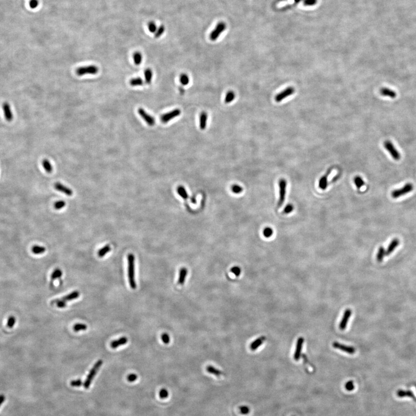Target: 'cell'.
Segmentation results:
<instances>
[{
  "instance_id": "obj_1",
  "label": "cell",
  "mask_w": 416,
  "mask_h": 416,
  "mask_svg": "<svg viewBox=\"0 0 416 416\" xmlns=\"http://www.w3.org/2000/svg\"><path fill=\"white\" fill-rule=\"evenodd\" d=\"M128 276L130 287L132 289L136 288V283L135 277V256L130 253L128 255Z\"/></svg>"
},
{
  "instance_id": "obj_2",
  "label": "cell",
  "mask_w": 416,
  "mask_h": 416,
  "mask_svg": "<svg viewBox=\"0 0 416 416\" xmlns=\"http://www.w3.org/2000/svg\"><path fill=\"white\" fill-rule=\"evenodd\" d=\"M102 364H103V361H102V360H98V361L94 364V365L93 366V367L91 369V370L90 371V372L89 373V375H88L87 376L86 380H85V381H84V383H83L84 387L86 389H88V388H89L90 386L91 385V382L93 380V379H94V378L95 377V375H96V374H97V373L98 372V370L100 369V367L101 366V365H102Z\"/></svg>"
},
{
  "instance_id": "obj_3",
  "label": "cell",
  "mask_w": 416,
  "mask_h": 416,
  "mask_svg": "<svg viewBox=\"0 0 416 416\" xmlns=\"http://www.w3.org/2000/svg\"><path fill=\"white\" fill-rule=\"evenodd\" d=\"M413 185L411 183H406L405 186L399 189H396L392 191L391 196L394 198H398L399 197L405 195L410 193L413 190Z\"/></svg>"
},
{
  "instance_id": "obj_4",
  "label": "cell",
  "mask_w": 416,
  "mask_h": 416,
  "mask_svg": "<svg viewBox=\"0 0 416 416\" xmlns=\"http://www.w3.org/2000/svg\"><path fill=\"white\" fill-rule=\"evenodd\" d=\"M99 71L98 68L95 65H89L86 67H81L76 70V74L78 76H83L85 75H95Z\"/></svg>"
},
{
  "instance_id": "obj_5",
  "label": "cell",
  "mask_w": 416,
  "mask_h": 416,
  "mask_svg": "<svg viewBox=\"0 0 416 416\" xmlns=\"http://www.w3.org/2000/svg\"><path fill=\"white\" fill-rule=\"evenodd\" d=\"M279 199L278 201V207H280L285 200L286 197V187H287V182L284 179H282L279 182Z\"/></svg>"
},
{
  "instance_id": "obj_6",
  "label": "cell",
  "mask_w": 416,
  "mask_h": 416,
  "mask_svg": "<svg viewBox=\"0 0 416 416\" xmlns=\"http://www.w3.org/2000/svg\"><path fill=\"white\" fill-rule=\"evenodd\" d=\"M384 146L386 150L390 154V155L395 160H399L401 158V154L396 149V148L390 141H386L384 142Z\"/></svg>"
},
{
  "instance_id": "obj_7",
  "label": "cell",
  "mask_w": 416,
  "mask_h": 416,
  "mask_svg": "<svg viewBox=\"0 0 416 416\" xmlns=\"http://www.w3.org/2000/svg\"><path fill=\"white\" fill-rule=\"evenodd\" d=\"M180 114L181 110L179 109H175L169 112L162 115L160 117L161 121L164 124L167 123L174 118L179 116Z\"/></svg>"
},
{
  "instance_id": "obj_8",
  "label": "cell",
  "mask_w": 416,
  "mask_h": 416,
  "mask_svg": "<svg viewBox=\"0 0 416 416\" xmlns=\"http://www.w3.org/2000/svg\"><path fill=\"white\" fill-rule=\"evenodd\" d=\"M226 28V24L224 22H219L216 26L214 30H213L209 35L210 39L212 41H214L218 39L220 35L225 30Z\"/></svg>"
},
{
  "instance_id": "obj_9",
  "label": "cell",
  "mask_w": 416,
  "mask_h": 416,
  "mask_svg": "<svg viewBox=\"0 0 416 416\" xmlns=\"http://www.w3.org/2000/svg\"><path fill=\"white\" fill-rule=\"evenodd\" d=\"M295 89L293 87H288L284 89L283 91L280 92L279 94L275 96V100L276 102H280L283 100L286 99L288 97L293 94L294 93Z\"/></svg>"
},
{
  "instance_id": "obj_10",
  "label": "cell",
  "mask_w": 416,
  "mask_h": 416,
  "mask_svg": "<svg viewBox=\"0 0 416 416\" xmlns=\"http://www.w3.org/2000/svg\"><path fill=\"white\" fill-rule=\"evenodd\" d=\"M138 112L139 115L141 116V117L143 119L144 121H145L149 126H153L156 123L155 119L150 115L147 113L145 109L141 108H139L138 109Z\"/></svg>"
},
{
  "instance_id": "obj_11",
  "label": "cell",
  "mask_w": 416,
  "mask_h": 416,
  "mask_svg": "<svg viewBox=\"0 0 416 416\" xmlns=\"http://www.w3.org/2000/svg\"><path fill=\"white\" fill-rule=\"evenodd\" d=\"M332 346L334 348L339 349L340 350H342V351L347 353L348 354H353L355 353V349L354 347L342 344H340V343L337 342H335L333 343Z\"/></svg>"
},
{
  "instance_id": "obj_12",
  "label": "cell",
  "mask_w": 416,
  "mask_h": 416,
  "mask_svg": "<svg viewBox=\"0 0 416 416\" xmlns=\"http://www.w3.org/2000/svg\"><path fill=\"white\" fill-rule=\"evenodd\" d=\"M303 342H304V339L302 337H300V338H298V339L297 340V342L296 349H295L294 355V360L297 361H298L301 357V353H302Z\"/></svg>"
},
{
  "instance_id": "obj_13",
  "label": "cell",
  "mask_w": 416,
  "mask_h": 416,
  "mask_svg": "<svg viewBox=\"0 0 416 416\" xmlns=\"http://www.w3.org/2000/svg\"><path fill=\"white\" fill-rule=\"evenodd\" d=\"M351 314H352V311H351V309H347L345 310V312L344 313V314H343V316L342 317V320L340 323V324H339V328L341 330H344L346 329L347 325V323H348L349 320V318L351 317Z\"/></svg>"
},
{
  "instance_id": "obj_14",
  "label": "cell",
  "mask_w": 416,
  "mask_h": 416,
  "mask_svg": "<svg viewBox=\"0 0 416 416\" xmlns=\"http://www.w3.org/2000/svg\"><path fill=\"white\" fill-rule=\"evenodd\" d=\"M2 110L5 119L8 121H11L13 120V113L11 108V106L8 102H4L2 105Z\"/></svg>"
},
{
  "instance_id": "obj_15",
  "label": "cell",
  "mask_w": 416,
  "mask_h": 416,
  "mask_svg": "<svg viewBox=\"0 0 416 416\" xmlns=\"http://www.w3.org/2000/svg\"><path fill=\"white\" fill-rule=\"evenodd\" d=\"M331 169L332 168H329L327 173H325L324 176H323L320 178L319 183H318V186L321 190H324L326 189V188L328 186V177L329 176V174L331 172Z\"/></svg>"
},
{
  "instance_id": "obj_16",
  "label": "cell",
  "mask_w": 416,
  "mask_h": 416,
  "mask_svg": "<svg viewBox=\"0 0 416 416\" xmlns=\"http://www.w3.org/2000/svg\"><path fill=\"white\" fill-rule=\"evenodd\" d=\"M54 187L57 190L62 192V193H64L66 195L71 196L73 194V191H72L71 189H70L67 187L65 186L64 185H63V184H61L60 183H55Z\"/></svg>"
},
{
  "instance_id": "obj_17",
  "label": "cell",
  "mask_w": 416,
  "mask_h": 416,
  "mask_svg": "<svg viewBox=\"0 0 416 416\" xmlns=\"http://www.w3.org/2000/svg\"><path fill=\"white\" fill-rule=\"evenodd\" d=\"M396 395L399 398L409 397L413 399L415 402H416V397L413 394V392L410 390H399L396 392Z\"/></svg>"
},
{
  "instance_id": "obj_18",
  "label": "cell",
  "mask_w": 416,
  "mask_h": 416,
  "mask_svg": "<svg viewBox=\"0 0 416 416\" xmlns=\"http://www.w3.org/2000/svg\"><path fill=\"white\" fill-rule=\"evenodd\" d=\"M266 340V337L262 336L260 338H257L254 341L251 343L250 345V349L252 351H255L258 347H260Z\"/></svg>"
},
{
  "instance_id": "obj_19",
  "label": "cell",
  "mask_w": 416,
  "mask_h": 416,
  "mask_svg": "<svg viewBox=\"0 0 416 416\" xmlns=\"http://www.w3.org/2000/svg\"><path fill=\"white\" fill-rule=\"evenodd\" d=\"M188 273V270L186 268L183 267L182 268L180 269L179 270V279H178V284L182 286L184 284L186 279Z\"/></svg>"
},
{
  "instance_id": "obj_20",
  "label": "cell",
  "mask_w": 416,
  "mask_h": 416,
  "mask_svg": "<svg viewBox=\"0 0 416 416\" xmlns=\"http://www.w3.org/2000/svg\"><path fill=\"white\" fill-rule=\"evenodd\" d=\"M380 93L383 96L388 97L391 98H395L396 97V93L395 91L387 87L381 88L380 90Z\"/></svg>"
},
{
  "instance_id": "obj_21",
  "label": "cell",
  "mask_w": 416,
  "mask_h": 416,
  "mask_svg": "<svg viewBox=\"0 0 416 416\" xmlns=\"http://www.w3.org/2000/svg\"><path fill=\"white\" fill-rule=\"evenodd\" d=\"M399 245V240L398 239H394L391 243L387 247V249L386 250V256H389L393 251H394L396 247L398 246Z\"/></svg>"
},
{
  "instance_id": "obj_22",
  "label": "cell",
  "mask_w": 416,
  "mask_h": 416,
  "mask_svg": "<svg viewBox=\"0 0 416 416\" xmlns=\"http://www.w3.org/2000/svg\"><path fill=\"white\" fill-rule=\"evenodd\" d=\"M208 120V114L205 112H202L201 113L199 116V128L202 130H204L206 127Z\"/></svg>"
},
{
  "instance_id": "obj_23",
  "label": "cell",
  "mask_w": 416,
  "mask_h": 416,
  "mask_svg": "<svg viewBox=\"0 0 416 416\" xmlns=\"http://www.w3.org/2000/svg\"><path fill=\"white\" fill-rule=\"evenodd\" d=\"M127 342H128V339L126 337L123 336V337L119 338L117 340H115L112 341L110 343V347L112 349H116L120 346L126 344Z\"/></svg>"
},
{
  "instance_id": "obj_24",
  "label": "cell",
  "mask_w": 416,
  "mask_h": 416,
  "mask_svg": "<svg viewBox=\"0 0 416 416\" xmlns=\"http://www.w3.org/2000/svg\"><path fill=\"white\" fill-rule=\"evenodd\" d=\"M206 371H207L208 373H210V374H212V375H214V376H217V377H219V376H220L224 375H225L224 373L221 371L220 369L216 368L215 367L213 366L212 365H208V366H207L206 368Z\"/></svg>"
},
{
  "instance_id": "obj_25",
  "label": "cell",
  "mask_w": 416,
  "mask_h": 416,
  "mask_svg": "<svg viewBox=\"0 0 416 416\" xmlns=\"http://www.w3.org/2000/svg\"><path fill=\"white\" fill-rule=\"evenodd\" d=\"M79 295H80L79 292L78 291H75L72 292L71 293H70L69 294L67 295L66 296L62 298V299L65 301V302L70 301L78 298V297H79Z\"/></svg>"
},
{
  "instance_id": "obj_26",
  "label": "cell",
  "mask_w": 416,
  "mask_h": 416,
  "mask_svg": "<svg viewBox=\"0 0 416 416\" xmlns=\"http://www.w3.org/2000/svg\"><path fill=\"white\" fill-rule=\"evenodd\" d=\"M235 98V93L233 91H228L226 94L224 99L225 104H230L232 102Z\"/></svg>"
},
{
  "instance_id": "obj_27",
  "label": "cell",
  "mask_w": 416,
  "mask_h": 416,
  "mask_svg": "<svg viewBox=\"0 0 416 416\" xmlns=\"http://www.w3.org/2000/svg\"><path fill=\"white\" fill-rule=\"evenodd\" d=\"M386 255V250L384 249V248L382 247V246L379 247L378 251H377V256H376L377 261L379 262H381L384 259V257H385Z\"/></svg>"
},
{
  "instance_id": "obj_28",
  "label": "cell",
  "mask_w": 416,
  "mask_h": 416,
  "mask_svg": "<svg viewBox=\"0 0 416 416\" xmlns=\"http://www.w3.org/2000/svg\"><path fill=\"white\" fill-rule=\"evenodd\" d=\"M153 77V71L150 68H147L145 71V81L147 84H150L152 82Z\"/></svg>"
},
{
  "instance_id": "obj_29",
  "label": "cell",
  "mask_w": 416,
  "mask_h": 416,
  "mask_svg": "<svg viewBox=\"0 0 416 416\" xmlns=\"http://www.w3.org/2000/svg\"><path fill=\"white\" fill-rule=\"evenodd\" d=\"M130 84L131 86H142L143 84V81L142 79L140 77L138 78H132L130 80Z\"/></svg>"
},
{
  "instance_id": "obj_30",
  "label": "cell",
  "mask_w": 416,
  "mask_h": 416,
  "mask_svg": "<svg viewBox=\"0 0 416 416\" xmlns=\"http://www.w3.org/2000/svg\"><path fill=\"white\" fill-rule=\"evenodd\" d=\"M133 59H134V62L135 64L136 65H139L142 61V54L139 52H135L133 54Z\"/></svg>"
},
{
  "instance_id": "obj_31",
  "label": "cell",
  "mask_w": 416,
  "mask_h": 416,
  "mask_svg": "<svg viewBox=\"0 0 416 416\" xmlns=\"http://www.w3.org/2000/svg\"><path fill=\"white\" fill-rule=\"evenodd\" d=\"M42 165H43V168L46 171V172L50 173H51L53 171V167H52V164L50 162V161L47 160V159H44L42 161Z\"/></svg>"
},
{
  "instance_id": "obj_32",
  "label": "cell",
  "mask_w": 416,
  "mask_h": 416,
  "mask_svg": "<svg viewBox=\"0 0 416 416\" xmlns=\"http://www.w3.org/2000/svg\"><path fill=\"white\" fill-rule=\"evenodd\" d=\"M110 249H111V248H110V246L109 245H106V246H104L103 248L101 249L100 250L98 251V257H103L105 256L108 253H109V251H110Z\"/></svg>"
},
{
  "instance_id": "obj_33",
  "label": "cell",
  "mask_w": 416,
  "mask_h": 416,
  "mask_svg": "<svg viewBox=\"0 0 416 416\" xmlns=\"http://www.w3.org/2000/svg\"><path fill=\"white\" fill-rule=\"evenodd\" d=\"M179 81L182 85L187 86L188 84L190 82V79L188 76L186 74H182L179 77Z\"/></svg>"
},
{
  "instance_id": "obj_34",
  "label": "cell",
  "mask_w": 416,
  "mask_h": 416,
  "mask_svg": "<svg viewBox=\"0 0 416 416\" xmlns=\"http://www.w3.org/2000/svg\"><path fill=\"white\" fill-rule=\"evenodd\" d=\"M46 251V249L43 246H39L35 245L32 247V252L35 254H42L45 253Z\"/></svg>"
},
{
  "instance_id": "obj_35",
  "label": "cell",
  "mask_w": 416,
  "mask_h": 416,
  "mask_svg": "<svg viewBox=\"0 0 416 416\" xmlns=\"http://www.w3.org/2000/svg\"><path fill=\"white\" fill-rule=\"evenodd\" d=\"M354 182L355 186L357 187V188H358V189L361 188L362 187L364 186V184H365V182L363 180L362 178L360 177V176H357L354 178Z\"/></svg>"
},
{
  "instance_id": "obj_36",
  "label": "cell",
  "mask_w": 416,
  "mask_h": 416,
  "mask_svg": "<svg viewBox=\"0 0 416 416\" xmlns=\"http://www.w3.org/2000/svg\"><path fill=\"white\" fill-rule=\"evenodd\" d=\"M177 191H178L179 195H180L183 199H186L188 198V194L187 193L186 189L183 187H178Z\"/></svg>"
},
{
  "instance_id": "obj_37",
  "label": "cell",
  "mask_w": 416,
  "mask_h": 416,
  "mask_svg": "<svg viewBox=\"0 0 416 416\" xmlns=\"http://www.w3.org/2000/svg\"><path fill=\"white\" fill-rule=\"evenodd\" d=\"M62 275H63V272H62L61 270L60 269H56L53 272L52 275H51V279L52 280H56L57 279H59L62 276Z\"/></svg>"
},
{
  "instance_id": "obj_38",
  "label": "cell",
  "mask_w": 416,
  "mask_h": 416,
  "mask_svg": "<svg viewBox=\"0 0 416 416\" xmlns=\"http://www.w3.org/2000/svg\"><path fill=\"white\" fill-rule=\"evenodd\" d=\"M87 328L86 325L84 324H76L74 325L73 329L75 332H79L80 331H85Z\"/></svg>"
},
{
  "instance_id": "obj_39",
  "label": "cell",
  "mask_w": 416,
  "mask_h": 416,
  "mask_svg": "<svg viewBox=\"0 0 416 416\" xmlns=\"http://www.w3.org/2000/svg\"><path fill=\"white\" fill-rule=\"evenodd\" d=\"M273 234V230L270 227H266L263 230V235L265 238L271 237Z\"/></svg>"
},
{
  "instance_id": "obj_40",
  "label": "cell",
  "mask_w": 416,
  "mask_h": 416,
  "mask_svg": "<svg viewBox=\"0 0 416 416\" xmlns=\"http://www.w3.org/2000/svg\"><path fill=\"white\" fill-rule=\"evenodd\" d=\"M164 31V26H163V25L160 26V27L157 29V31H156V32H155V38H160L161 36L163 34Z\"/></svg>"
},
{
  "instance_id": "obj_41",
  "label": "cell",
  "mask_w": 416,
  "mask_h": 416,
  "mask_svg": "<svg viewBox=\"0 0 416 416\" xmlns=\"http://www.w3.org/2000/svg\"><path fill=\"white\" fill-rule=\"evenodd\" d=\"M231 272L234 273L236 276L238 277L241 274V269L238 266H234L231 269Z\"/></svg>"
},
{
  "instance_id": "obj_42",
  "label": "cell",
  "mask_w": 416,
  "mask_h": 416,
  "mask_svg": "<svg viewBox=\"0 0 416 416\" xmlns=\"http://www.w3.org/2000/svg\"><path fill=\"white\" fill-rule=\"evenodd\" d=\"M231 190L235 194H239L242 192L243 188L242 187L238 184H234L231 187Z\"/></svg>"
},
{
  "instance_id": "obj_43",
  "label": "cell",
  "mask_w": 416,
  "mask_h": 416,
  "mask_svg": "<svg viewBox=\"0 0 416 416\" xmlns=\"http://www.w3.org/2000/svg\"><path fill=\"white\" fill-rule=\"evenodd\" d=\"M65 206V202L63 201H57L54 204V208L57 210H59L63 208H64Z\"/></svg>"
},
{
  "instance_id": "obj_44",
  "label": "cell",
  "mask_w": 416,
  "mask_h": 416,
  "mask_svg": "<svg viewBox=\"0 0 416 416\" xmlns=\"http://www.w3.org/2000/svg\"><path fill=\"white\" fill-rule=\"evenodd\" d=\"M55 303H56L57 306L58 308H65L67 306V303L65 301L63 300L62 299H57L54 301Z\"/></svg>"
},
{
  "instance_id": "obj_45",
  "label": "cell",
  "mask_w": 416,
  "mask_h": 416,
  "mask_svg": "<svg viewBox=\"0 0 416 416\" xmlns=\"http://www.w3.org/2000/svg\"><path fill=\"white\" fill-rule=\"evenodd\" d=\"M15 323H16V318L13 316L9 317L7 321V325L9 328H12L15 324Z\"/></svg>"
},
{
  "instance_id": "obj_46",
  "label": "cell",
  "mask_w": 416,
  "mask_h": 416,
  "mask_svg": "<svg viewBox=\"0 0 416 416\" xmlns=\"http://www.w3.org/2000/svg\"><path fill=\"white\" fill-rule=\"evenodd\" d=\"M239 410H240V413L242 414H245V415H246V414H249V413H250V408L249 407V406H245V405H243V406H240V407H239Z\"/></svg>"
},
{
  "instance_id": "obj_47",
  "label": "cell",
  "mask_w": 416,
  "mask_h": 416,
  "mask_svg": "<svg viewBox=\"0 0 416 416\" xmlns=\"http://www.w3.org/2000/svg\"><path fill=\"white\" fill-rule=\"evenodd\" d=\"M161 340L164 344H168L170 342V336L167 333H164L161 336Z\"/></svg>"
},
{
  "instance_id": "obj_48",
  "label": "cell",
  "mask_w": 416,
  "mask_h": 416,
  "mask_svg": "<svg viewBox=\"0 0 416 416\" xmlns=\"http://www.w3.org/2000/svg\"><path fill=\"white\" fill-rule=\"evenodd\" d=\"M148 28H149V31L152 33L156 32L157 29L156 24L153 22H150L148 24Z\"/></svg>"
},
{
  "instance_id": "obj_49",
  "label": "cell",
  "mask_w": 416,
  "mask_h": 416,
  "mask_svg": "<svg viewBox=\"0 0 416 416\" xmlns=\"http://www.w3.org/2000/svg\"><path fill=\"white\" fill-rule=\"evenodd\" d=\"M168 395H169L168 391V390H167V389H165V388H162V389H161V390H160V392H159L160 397L161 399L167 398L168 396Z\"/></svg>"
},
{
  "instance_id": "obj_50",
  "label": "cell",
  "mask_w": 416,
  "mask_h": 416,
  "mask_svg": "<svg viewBox=\"0 0 416 416\" xmlns=\"http://www.w3.org/2000/svg\"><path fill=\"white\" fill-rule=\"evenodd\" d=\"M345 388L349 391H350L354 390V385L353 381H349L347 382L346 384H345Z\"/></svg>"
},
{
  "instance_id": "obj_51",
  "label": "cell",
  "mask_w": 416,
  "mask_h": 416,
  "mask_svg": "<svg viewBox=\"0 0 416 416\" xmlns=\"http://www.w3.org/2000/svg\"><path fill=\"white\" fill-rule=\"evenodd\" d=\"M294 210V206L292 204H288L284 209V213L286 214H289L292 212Z\"/></svg>"
},
{
  "instance_id": "obj_52",
  "label": "cell",
  "mask_w": 416,
  "mask_h": 416,
  "mask_svg": "<svg viewBox=\"0 0 416 416\" xmlns=\"http://www.w3.org/2000/svg\"><path fill=\"white\" fill-rule=\"evenodd\" d=\"M317 3V0H304L303 4L305 6H313Z\"/></svg>"
},
{
  "instance_id": "obj_53",
  "label": "cell",
  "mask_w": 416,
  "mask_h": 416,
  "mask_svg": "<svg viewBox=\"0 0 416 416\" xmlns=\"http://www.w3.org/2000/svg\"><path fill=\"white\" fill-rule=\"evenodd\" d=\"M82 384V381L80 379L72 380L71 382V385L73 387H80Z\"/></svg>"
},
{
  "instance_id": "obj_54",
  "label": "cell",
  "mask_w": 416,
  "mask_h": 416,
  "mask_svg": "<svg viewBox=\"0 0 416 416\" xmlns=\"http://www.w3.org/2000/svg\"><path fill=\"white\" fill-rule=\"evenodd\" d=\"M137 377L135 374H130L127 376V380L130 382H133L137 379Z\"/></svg>"
},
{
  "instance_id": "obj_55",
  "label": "cell",
  "mask_w": 416,
  "mask_h": 416,
  "mask_svg": "<svg viewBox=\"0 0 416 416\" xmlns=\"http://www.w3.org/2000/svg\"><path fill=\"white\" fill-rule=\"evenodd\" d=\"M38 0H31L30 2V6L31 8H35L38 6Z\"/></svg>"
},
{
  "instance_id": "obj_56",
  "label": "cell",
  "mask_w": 416,
  "mask_h": 416,
  "mask_svg": "<svg viewBox=\"0 0 416 416\" xmlns=\"http://www.w3.org/2000/svg\"><path fill=\"white\" fill-rule=\"evenodd\" d=\"M5 401V396L4 395L2 394L0 395V406L4 403Z\"/></svg>"
},
{
  "instance_id": "obj_57",
  "label": "cell",
  "mask_w": 416,
  "mask_h": 416,
  "mask_svg": "<svg viewBox=\"0 0 416 416\" xmlns=\"http://www.w3.org/2000/svg\"><path fill=\"white\" fill-rule=\"evenodd\" d=\"M179 90H180V92L182 94H183L185 92V90H184L182 87H179Z\"/></svg>"
},
{
  "instance_id": "obj_58",
  "label": "cell",
  "mask_w": 416,
  "mask_h": 416,
  "mask_svg": "<svg viewBox=\"0 0 416 416\" xmlns=\"http://www.w3.org/2000/svg\"><path fill=\"white\" fill-rule=\"evenodd\" d=\"M301 1V0H294L295 3V4H297V3H298L299 1Z\"/></svg>"
},
{
  "instance_id": "obj_59",
  "label": "cell",
  "mask_w": 416,
  "mask_h": 416,
  "mask_svg": "<svg viewBox=\"0 0 416 416\" xmlns=\"http://www.w3.org/2000/svg\"></svg>"
}]
</instances>
